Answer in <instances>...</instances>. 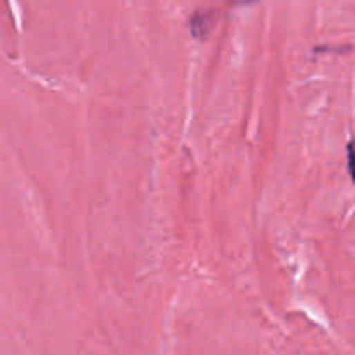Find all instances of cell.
Here are the masks:
<instances>
[{"mask_svg":"<svg viewBox=\"0 0 355 355\" xmlns=\"http://www.w3.org/2000/svg\"><path fill=\"white\" fill-rule=\"evenodd\" d=\"M211 12H195L190 19V30L197 39H204L209 33L211 26H213V18Z\"/></svg>","mask_w":355,"mask_h":355,"instance_id":"6da1fadb","label":"cell"},{"mask_svg":"<svg viewBox=\"0 0 355 355\" xmlns=\"http://www.w3.org/2000/svg\"><path fill=\"white\" fill-rule=\"evenodd\" d=\"M347 162H348V173H350L352 182L355 183V143H348L347 148Z\"/></svg>","mask_w":355,"mask_h":355,"instance_id":"7a4b0ae2","label":"cell"}]
</instances>
